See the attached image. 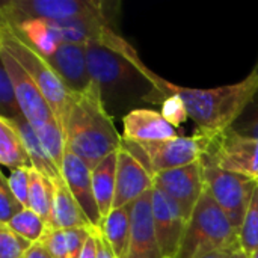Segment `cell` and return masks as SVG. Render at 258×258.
Wrapping results in <instances>:
<instances>
[{"label": "cell", "instance_id": "6da1fadb", "mask_svg": "<svg viewBox=\"0 0 258 258\" xmlns=\"http://www.w3.org/2000/svg\"><path fill=\"white\" fill-rule=\"evenodd\" d=\"M125 59L132 60L145 80L151 85V91L144 95L148 103H160L165 97H177L190 119L197 125V133L219 135L231 128L242 115L258 89V74L249 73L242 82L212 89H195L171 83L153 73L139 57L136 50L128 51Z\"/></svg>", "mask_w": 258, "mask_h": 258}, {"label": "cell", "instance_id": "7a4b0ae2", "mask_svg": "<svg viewBox=\"0 0 258 258\" xmlns=\"http://www.w3.org/2000/svg\"><path fill=\"white\" fill-rule=\"evenodd\" d=\"M63 133L67 147L91 169L121 147L122 136L118 133L101 91L94 82L86 91L74 94Z\"/></svg>", "mask_w": 258, "mask_h": 258}, {"label": "cell", "instance_id": "3957f363", "mask_svg": "<svg viewBox=\"0 0 258 258\" xmlns=\"http://www.w3.org/2000/svg\"><path fill=\"white\" fill-rule=\"evenodd\" d=\"M0 48L11 53L21 67L35 80L45 100L48 101L59 125L65 127L70 106L74 94L67 88L63 80L50 65L47 57L30 45L21 35H18L11 24L0 20ZM65 135V133H63Z\"/></svg>", "mask_w": 258, "mask_h": 258}, {"label": "cell", "instance_id": "277c9868", "mask_svg": "<svg viewBox=\"0 0 258 258\" xmlns=\"http://www.w3.org/2000/svg\"><path fill=\"white\" fill-rule=\"evenodd\" d=\"M240 246L239 231L206 190L197 204L175 258H198L215 251Z\"/></svg>", "mask_w": 258, "mask_h": 258}, {"label": "cell", "instance_id": "5b68a950", "mask_svg": "<svg viewBox=\"0 0 258 258\" xmlns=\"http://www.w3.org/2000/svg\"><path fill=\"white\" fill-rule=\"evenodd\" d=\"M116 6L101 0H9L0 8V20H82L100 18L113 21L116 15L112 11Z\"/></svg>", "mask_w": 258, "mask_h": 258}, {"label": "cell", "instance_id": "8992f818", "mask_svg": "<svg viewBox=\"0 0 258 258\" xmlns=\"http://www.w3.org/2000/svg\"><path fill=\"white\" fill-rule=\"evenodd\" d=\"M203 162V160H201ZM206 190L224 210L233 227L239 231L258 181L240 174L224 171L218 166L203 162Z\"/></svg>", "mask_w": 258, "mask_h": 258}, {"label": "cell", "instance_id": "52a82bcc", "mask_svg": "<svg viewBox=\"0 0 258 258\" xmlns=\"http://www.w3.org/2000/svg\"><path fill=\"white\" fill-rule=\"evenodd\" d=\"M154 187V174L138 144L122 138L118 148L113 209L132 206Z\"/></svg>", "mask_w": 258, "mask_h": 258}, {"label": "cell", "instance_id": "ba28073f", "mask_svg": "<svg viewBox=\"0 0 258 258\" xmlns=\"http://www.w3.org/2000/svg\"><path fill=\"white\" fill-rule=\"evenodd\" d=\"M203 162L258 181V139L231 130L212 135Z\"/></svg>", "mask_w": 258, "mask_h": 258}, {"label": "cell", "instance_id": "9c48e42d", "mask_svg": "<svg viewBox=\"0 0 258 258\" xmlns=\"http://www.w3.org/2000/svg\"><path fill=\"white\" fill-rule=\"evenodd\" d=\"M212 135L197 133L194 136H177L156 142H135L147 156L153 174L187 166L203 160L210 145Z\"/></svg>", "mask_w": 258, "mask_h": 258}, {"label": "cell", "instance_id": "30bf717a", "mask_svg": "<svg viewBox=\"0 0 258 258\" xmlns=\"http://www.w3.org/2000/svg\"><path fill=\"white\" fill-rule=\"evenodd\" d=\"M85 53L91 82L98 85L104 103L107 95L122 91L136 77L145 79L132 60L110 48L101 45H86Z\"/></svg>", "mask_w": 258, "mask_h": 258}, {"label": "cell", "instance_id": "8fae6325", "mask_svg": "<svg viewBox=\"0 0 258 258\" xmlns=\"http://www.w3.org/2000/svg\"><path fill=\"white\" fill-rule=\"evenodd\" d=\"M0 65L6 70L14 85L23 116L30 122L33 128L42 127L51 121H57L35 80L21 67V63L3 48H0Z\"/></svg>", "mask_w": 258, "mask_h": 258}, {"label": "cell", "instance_id": "7c38bea8", "mask_svg": "<svg viewBox=\"0 0 258 258\" xmlns=\"http://www.w3.org/2000/svg\"><path fill=\"white\" fill-rule=\"evenodd\" d=\"M154 186L165 192L189 222L197 204L206 192L203 162L154 174Z\"/></svg>", "mask_w": 258, "mask_h": 258}, {"label": "cell", "instance_id": "4fadbf2b", "mask_svg": "<svg viewBox=\"0 0 258 258\" xmlns=\"http://www.w3.org/2000/svg\"><path fill=\"white\" fill-rule=\"evenodd\" d=\"M151 204L154 231L163 258H175L186 233L187 221L177 204L156 186L151 190Z\"/></svg>", "mask_w": 258, "mask_h": 258}, {"label": "cell", "instance_id": "5bb4252c", "mask_svg": "<svg viewBox=\"0 0 258 258\" xmlns=\"http://www.w3.org/2000/svg\"><path fill=\"white\" fill-rule=\"evenodd\" d=\"M62 175L82 207L83 213L86 215L88 221L94 228H100L103 219L97 206L95 194H94V186H92V169L76 154L73 153L68 147L65 151L63 157V165H62Z\"/></svg>", "mask_w": 258, "mask_h": 258}, {"label": "cell", "instance_id": "9a60e30c", "mask_svg": "<svg viewBox=\"0 0 258 258\" xmlns=\"http://www.w3.org/2000/svg\"><path fill=\"white\" fill-rule=\"evenodd\" d=\"M151 190L132 206V236L124 258H163L154 231Z\"/></svg>", "mask_w": 258, "mask_h": 258}, {"label": "cell", "instance_id": "2e32d148", "mask_svg": "<svg viewBox=\"0 0 258 258\" xmlns=\"http://www.w3.org/2000/svg\"><path fill=\"white\" fill-rule=\"evenodd\" d=\"M47 60L73 94H80L91 85L83 45L59 44L47 56Z\"/></svg>", "mask_w": 258, "mask_h": 258}, {"label": "cell", "instance_id": "e0dca14e", "mask_svg": "<svg viewBox=\"0 0 258 258\" xmlns=\"http://www.w3.org/2000/svg\"><path fill=\"white\" fill-rule=\"evenodd\" d=\"M122 138L132 142H156L177 138L175 127L162 115L151 109H133L124 116Z\"/></svg>", "mask_w": 258, "mask_h": 258}, {"label": "cell", "instance_id": "ac0fdd59", "mask_svg": "<svg viewBox=\"0 0 258 258\" xmlns=\"http://www.w3.org/2000/svg\"><path fill=\"white\" fill-rule=\"evenodd\" d=\"M53 210L48 228L51 230H73L91 227L82 207L73 197L65 178L53 181ZM97 230V228H95Z\"/></svg>", "mask_w": 258, "mask_h": 258}, {"label": "cell", "instance_id": "d6986e66", "mask_svg": "<svg viewBox=\"0 0 258 258\" xmlns=\"http://www.w3.org/2000/svg\"><path fill=\"white\" fill-rule=\"evenodd\" d=\"M12 122L17 127V130L23 139V144H24L26 151L30 159V166L33 169H36L39 174H42L45 178H48L51 183L63 178L62 171L53 163V160L44 150V147H42L35 128L30 125V122L24 116H20V118L14 119Z\"/></svg>", "mask_w": 258, "mask_h": 258}, {"label": "cell", "instance_id": "ffe728a7", "mask_svg": "<svg viewBox=\"0 0 258 258\" xmlns=\"http://www.w3.org/2000/svg\"><path fill=\"white\" fill-rule=\"evenodd\" d=\"M116 165L118 150L110 153L92 169V186L101 219H104L113 210L116 192Z\"/></svg>", "mask_w": 258, "mask_h": 258}, {"label": "cell", "instance_id": "44dd1931", "mask_svg": "<svg viewBox=\"0 0 258 258\" xmlns=\"http://www.w3.org/2000/svg\"><path fill=\"white\" fill-rule=\"evenodd\" d=\"M132 206L113 209L98 228L116 258L125 257L132 236Z\"/></svg>", "mask_w": 258, "mask_h": 258}, {"label": "cell", "instance_id": "7402d4cb", "mask_svg": "<svg viewBox=\"0 0 258 258\" xmlns=\"http://www.w3.org/2000/svg\"><path fill=\"white\" fill-rule=\"evenodd\" d=\"M0 163L11 171L30 166L23 139L12 121L0 116Z\"/></svg>", "mask_w": 258, "mask_h": 258}, {"label": "cell", "instance_id": "603a6c76", "mask_svg": "<svg viewBox=\"0 0 258 258\" xmlns=\"http://www.w3.org/2000/svg\"><path fill=\"white\" fill-rule=\"evenodd\" d=\"M38 213L47 224H50L53 210V184L48 178L30 166V186H29V207Z\"/></svg>", "mask_w": 258, "mask_h": 258}, {"label": "cell", "instance_id": "cb8c5ba5", "mask_svg": "<svg viewBox=\"0 0 258 258\" xmlns=\"http://www.w3.org/2000/svg\"><path fill=\"white\" fill-rule=\"evenodd\" d=\"M6 225L30 243L41 242L48 231V224L30 209H23Z\"/></svg>", "mask_w": 258, "mask_h": 258}, {"label": "cell", "instance_id": "d4e9b609", "mask_svg": "<svg viewBox=\"0 0 258 258\" xmlns=\"http://www.w3.org/2000/svg\"><path fill=\"white\" fill-rule=\"evenodd\" d=\"M35 132H36L44 150L53 160V163L62 171L63 157H65V151H67V141H65V135H63V130L59 125V122L51 121L42 127L35 128Z\"/></svg>", "mask_w": 258, "mask_h": 258}, {"label": "cell", "instance_id": "484cf974", "mask_svg": "<svg viewBox=\"0 0 258 258\" xmlns=\"http://www.w3.org/2000/svg\"><path fill=\"white\" fill-rule=\"evenodd\" d=\"M239 242L242 249L249 255L258 251V186L248 206L243 224L239 230Z\"/></svg>", "mask_w": 258, "mask_h": 258}, {"label": "cell", "instance_id": "4316f807", "mask_svg": "<svg viewBox=\"0 0 258 258\" xmlns=\"http://www.w3.org/2000/svg\"><path fill=\"white\" fill-rule=\"evenodd\" d=\"M0 116L9 121L23 116L14 85L3 67L0 68Z\"/></svg>", "mask_w": 258, "mask_h": 258}, {"label": "cell", "instance_id": "83f0119b", "mask_svg": "<svg viewBox=\"0 0 258 258\" xmlns=\"http://www.w3.org/2000/svg\"><path fill=\"white\" fill-rule=\"evenodd\" d=\"M32 245L8 225L0 224V258H24Z\"/></svg>", "mask_w": 258, "mask_h": 258}, {"label": "cell", "instance_id": "f1b7e54d", "mask_svg": "<svg viewBox=\"0 0 258 258\" xmlns=\"http://www.w3.org/2000/svg\"><path fill=\"white\" fill-rule=\"evenodd\" d=\"M230 130L242 136L258 139V89Z\"/></svg>", "mask_w": 258, "mask_h": 258}, {"label": "cell", "instance_id": "f546056e", "mask_svg": "<svg viewBox=\"0 0 258 258\" xmlns=\"http://www.w3.org/2000/svg\"><path fill=\"white\" fill-rule=\"evenodd\" d=\"M8 186L14 197L21 203L23 207H29V186H30V166L20 168L11 171L9 177H6Z\"/></svg>", "mask_w": 258, "mask_h": 258}, {"label": "cell", "instance_id": "4dcf8cb0", "mask_svg": "<svg viewBox=\"0 0 258 258\" xmlns=\"http://www.w3.org/2000/svg\"><path fill=\"white\" fill-rule=\"evenodd\" d=\"M23 209L21 203L14 197L8 186L6 177L2 174L0 175V224H8L15 215H18Z\"/></svg>", "mask_w": 258, "mask_h": 258}, {"label": "cell", "instance_id": "1f68e13d", "mask_svg": "<svg viewBox=\"0 0 258 258\" xmlns=\"http://www.w3.org/2000/svg\"><path fill=\"white\" fill-rule=\"evenodd\" d=\"M95 228L91 227H83V228H73V230H65L67 236V243H68V258H79L86 240L92 234Z\"/></svg>", "mask_w": 258, "mask_h": 258}, {"label": "cell", "instance_id": "d6a6232c", "mask_svg": "<svg viewBox=\"0 0 258 258\" xmlns=\"http://www.w3.org/2000/svg\"><path fill=\"white\" fill-rule=\"evenodd\" d=\"M160 103H162V107H163L162 115H163L174 127L183 124V122L189 118V115H187V112H186V109H184V104H183L177 97H172V95H171V97H165Z\"/></svg>", "mask_w": 258, "mask_h": 258}, {"label": "cell", "instance_id": "836d02e7", "mask_svg": "<svg viewBox=\"0 0 258 258\" xmlns=\"http://www.w3.org/2000/svg\"><path fill=\"white\" fill-rule=\"evenodd\" d=\"M44 245L50 251L53 258H68V243L65 230H51L48 228L45 237L42 239Z\"/></svg>", "mask_w": 258, "mask_h": 258}, {"label": "cell", "instance_id": "e575fe53", "mask_svg": "<svg viewBox=\"0 0 258 258\" xmlns=\"http://www.w3.org/2000/svg\"><path fill=\"white\" fill-rule=\"evenodd\" d=\"M79 258H98V239H97V230L92 231L89 239L86 240L83 251Z\"/></svg>", "mask_w": 258, "mask_h": 258}, {"label": "cell", "instance_id": "d590c367", "mask_svg": "<svg viewBox=\"0 0 258 258\" xmlns=\"http://www.w3.org/2000/svg\"><path fill=\"white\" fill-rule=\"evenodd\" d=\"M24 258H53V255L50 254V251L47 249V246L41 240V242L33 243L30 246V249L27 251V254L24 255Z\"/></svg>", "mask_w": 258, "mask_h": 258}, {"label": "cell", "instance_id": "8d00e7d4", "mask_svg": "<svg viewBox=\"0 0 258 258\" xmlns=\"http://www.w3.org/2000/svg\"><path fill=\"white\" fill-rule=\"evenodd\" d=\"M97 239H98V258H116L115 254L112 252L109 243L104 240V237L101 236V233L97 230Z\"/></svg>", "mask_w": 258, "mask_h": 258}, {"label": "cell", "instance_id": "74e56055", "mask_svg": "<svg viewBox=\"0 0 258 258\" xmlns=\"http://www.w3.org/2000/svg\"><path fill=\"white\" fill-rule=\"evenodd\" d=\"M233 249H236V248H233ZM233 249L215 251V252H210V254H206V255H201V257H198V258H227L230 254H231V251H233Z\"/></svg>", "mask_w": 258, "mask_h": 258}, {"label": "cell", "instance_id": "f35d334b", "mask_svg": "<svg viewBox=\"0 0 258 258\" xmlns=\"http://www.w3.org/2000/svg\"><path fill=\"white\" fill-rule=\"evenodd\" d=\"M227 258H251V255H249V254H246V252L242 249V246H237L236 249H233V251H231V254H230Z\"/></svg>", "mask_w": 258, "mask_h": 258}, {"label": "cell", "instance_id": "ab89813d", "mask_svg": "<svg viewBox=\"0 0 258 258\" xmlns=\"http://www.w3.org/2000/svg\"><path fill=\"white\" fill-rule=\"evenodd\" d=\"M251 258H258V251L255 252V254H252V255H251Z\"/></svg>", "mask_w": 258, "mask_h": 258}, {"label": "cell", "instance_id": "60d3db41", "mask_svg": "<svg viewBox=\"0 0 258 258\" xmlns=\"http://www.w3.org/2000/svg\"><path fill=\"white\" fill-rule=\"evenodd\" d=\"M252 71H255V73H257V74H258V62H257V65H255V68H254Z\"/></svg>", "mask_w": 258, "mask_h": 258}]
</instances>
